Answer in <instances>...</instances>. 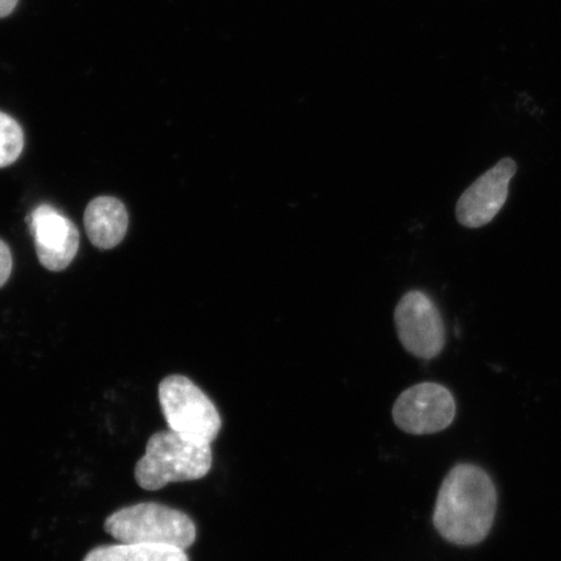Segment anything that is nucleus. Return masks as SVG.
Listing matches in <instances>:
<instances>
[{
    "mask_svg": "<svg viewBox=\"0 0 561 561\" xmlns=\"http://www.w3.org/2000/svg\"><path fill=\"white\" fill-rule=\"evenodd\" d=\"M497 507L493 480L473 465L454 467L442 482L433 524L439 536L458 546L479 545L489 536Z\"/></svg>",
    "mask_w": 561,
    "mask_h": 561,
    "instance_id": "obj_1",
    "label": "nucleus"
},
{
    "mask_svg": "<svg viewBox=\"0 0 561 561\" xmlns=\"http://www.w3.org/2000/svg\"><path fill=\"white\" fill-rule=\"evenodd\" d=\"M213 467L210 445L199 444L173 431L152 434L135 468L138 485L157 491L173 482L196 481Z\"/></svg>",
    "mask_w": 561,
    "mask_h": 561,
    "instance_id": "obj_2",
    "label": "nucleus"
},
{
    "mask_svg": "<svg viewBox=\"0 0 561 561\" xmlns=\"http://www.w3.org/2000/svg\"><path fill=\"white\" fill-rule=\"evenodd\" d=\"M104 530L121 543L163 545L182 551L191 549L196 539V526L191 517L153 502L114 512L105 518Z\"/></svg>",
    "mask_w": 561,
    "mask_h": 561,
    "instance_id": "obj_3",
    "label": "nucleus"
},
{
    "mask_svg": "<svg viewBox=\"0 0 561 561\" xmlns=\"http://www.w3.org/2000/svg\"><path fill=\"white\" fill-rule=\"evenodd\" d=\"M159 402L171 431L206 445L219 436L220 413L191 378L180 375L164 378L159 385Z\"/></svg>",
    "mask_w": 561,
    "mask_h": 561,
    "instance_id": "obj_4",
    "label": "nucleus"
},
{
    "mask_svg": "<svg viewBox=\"0 0 561 561\" xmlns=\"http://www.w3.org/2000/svg\"><path fill=\"white\" fill-rule=\"evenodd\" d=\"M456 415L455 399L445 386L423 382L407 389L392 407V420L399 430L426 436L447 430Z\"/></svg>",
    "mask_w": 561,
    "mask_h": 561,
    "instance_id": "obj_5",
    "label": "nucleus"
},
{
    "mask_svg": "<svg viewBox=\"0 0 561 561\" xmlns=\"http://www.w3.org/2000/svg\"><path fill=\"white\" fill-rule=\"evenodd\" d=\"M394 320L402 346L420 359L438 356L446 343L444 320L433 300L421 291H410L396 308Z\"/></svg>",
    "mask_w": 561,
    "mask_h": 561,
    "instance_id": "obj_6",
    "label": "nucleus"
},
{
    "mask_svg": "<svg viewBox=\"0 0 561 561\" xmlns=\"http://www.w3.org/2000/svg\"><path fill=\"white\" fill-rule=\"evenodd\" d=\"M39 263L60 272L73 262L80 248V231L51 205H39L26 217Z\"/></svg>",
    "mask_w": 561,
    "mask_h": 561,
    "instance_id": "obj_7",
    "label": "nucleus"
},
{
    "mask_svg": "<svg viewBox=\"0 0 561 561\" xmlns=\"http://www.w3.org/2000/svg\"><path fill=\"white\" fill-rule=\"evenodd\" d=\"M516 171L515 160L504 158L462 193L456 205V217L462 227L481 228L494 220L508 198Z\"/></svg>",
    "mask_w": 561,
    "mask_h": 561,
    "instance_id": "obj_8",
    "label": "nucleus"
},
{
    "mask_svg": "<svg viewBox=\"0 0 561 561\" xmlns=\"http://www.w3.org/2000/svg\"><path fill=\"white\" fill-rule=\"evenodd\" d=\"M83 224L89 240L95 248L111 250L123 242L128 231V210L114 196H98L89 203Z\"/></svg>",
    "mask_w": 561,
    "mask_h": 561,
    "instance_id": "obj_9",
    "label": "nucleus"
},
{
    "mask_svg": "<svg viewBox=\"0 0 561 561\" xmlns=\"http://www.w3.org/2000/svg\"><path fill=\"white\" fill-rule=\"evenodd\" d=\"M82 561H191L185 551L163 545H104L88 552Z\"/></svg>",
    "mask_w": 561,
    "mask_h": 561,
    "instance_id": "obj_10",
    "label": "nucleus"
},
{
    "mask_svg": "<svg viewBox=\"0 0 561 561\" xmlns=\"http://www.w3.org/2000/svg\"><path fill=\"white\" fill-rule=\"evenodd\" d=\"M23 150V129L15 118L0 112V168L15 163Z\"/></svg>",
    "mask_w": 561,
    "mask_h": 561,
    "instance_id": "obj_11",
    "label": "nucleus"
},
{
    "mask_svg": "<svg viewBox=\"0 0 561 561\" xmlns=\"http://www.w3.org/2000/svg\"><path fill=\"white\" fill-rule=\"evenodd\" d=\"M12 254L3 240H0V287L9 280L12 272Z\"/></svg>",
    "mask_w": 561,
    "mask_h": 561,
    "instance_id": "obj_12",
    "label": "nucleus"
},
{
    "mask_svg": "<svg viewBox=\"0 0 561 561\" xmlns=\"http://www.w3.org/2000/svg\"><path fill=\"white\" fill-rule=\"evenodd\" d=\"M18 3L19 0H0V19L11 15Z\"/></svg>",
    "mask_w": 561,
    "mask_h": 561,
    "instance_id": "obj_13",
    "label": "nucleus"
}]
</instances>
